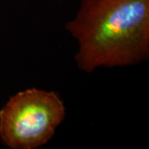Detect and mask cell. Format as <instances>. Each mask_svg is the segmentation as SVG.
I'll return each mask as SVG.
<instances>
[{
  "mask_svg": "<svg viewBox=\"0 0 149 149\" xmlns=\"http://www.w3.org/2000/svg\"><path fill=\"white\" fill-rule=\"evenodd\" d=\"M65 29L77 40L74 59L85 72L149 57V0H80Z\"/></svg>",
  "mask_w": 149,
  "mask_h": 149,
  "instance_id": "1",
  "label": "cell"
},
{
  "mask_svg": "<svg viewBox=\"0 0 149 149\" xmlns=\"http://www.w3.org/2000/svg\"><path fill=\"white\" fill-rule=\"evenodd\" d=\"M66 108L58 93L31 88L9 99L0 110V138L11 149L46 144L64 120Z\"/></svg>",
  "mask_w": 149,
  "mask_h": 149,
  "instance_id": "2",
  "label": "cell"
}]
</instances>
